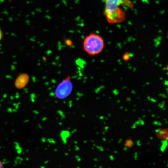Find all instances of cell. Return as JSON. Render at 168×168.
<instances>
[{"label":"cell","instance_id":"cell-1","mask_svg":"<svg viewBox=\"0 0 168 168\" xmlns=\"http://www.w3.org/2000/svg\"><path fill=\"white\" fill-rule=\"evenodd\" d=\"M105 42L101 36L93 33L88 35L84 40L82 47L84 51L90 56L100 54L104 48Z\"/></svg>","mask_w":168,"mask_h":168},{"label":"cell","instance_id":"cell-2","mask_svg":"<svg viewBox=\"0 0 168 168\" xmlns=\"http://www.w3.org/2000/svg\"><path fill=\"white\" fill-rule=\"evenodd\" d=\"M105 13L108 22L115 23L122 21L124 17V14L119 7L123 0H105Z\"/></svg>","mask_w":168,"mask_h":168},{"label":"cell","instance_id":"cell-3","mask_svg":"<svg viewBox=\"0 0 168 168\" xmlns=\"http://www.w3.org/2000/svg\"><path fill=\"white\" fill-rule=\"evenodd\" d=\"M73 89V85L71 76L69 75L58 85L55 91L56 98L64 100L70 95Z\"/></svg>","mask_w":168,"mask_h":168},{"label":"cell","instance_id":"cell-4","mask_svg":"<svg viewBox=\"0 0 168 168\" xmlns=\"http://www.w3.org/2000/svg\"><path fill=\"white\" fill-rule=\"evenodd\" d=\"M123 58L124 60L127 61L130 59V56L128 53H126L123 55Z\"/></svg>","mask_w":168,"mask_h":168},{"label":"cell","instance_id":"cell-5","mask_svg":"<svg viewBox=\"0 0 168 168\" xmlns=\"http://www.w3.org/2000/svg\"><path fill=\"white\" fill-rule=\"evenodd\" d=\"M0 168H4V164L1 160H0Z\"/></svg>","mask_w":168,"mask_h":168},{"label":"cell","instance_id":"cell-6","mask_svg":"<svg viewBox=\"0 0 168 168\" xmlns=\"http://www.w3.org/2000/svg\"><path fill=\"white\" fill-rule=\"evenodd\" d=\"M3 37V33L1 30V29H0V40L2 39Z\"/></svg>","mask_w":168,"mask_h":168},{"label":"cell","instance_id":"cell-7","mask_svg":"<svg viewBox=\"0 0 168 168\" xmlns=\"http://www.w3.org/2000/svg\"><path fill=\"white\" fill-rule=\"evenodd\" d=\"M167 68V69L168 70V65H167V68Z\"/></svg>","mask_w":168,"mask_h":168}]
</instances>
